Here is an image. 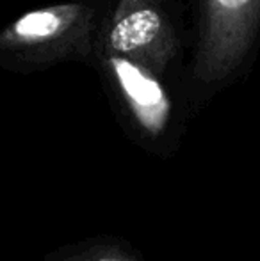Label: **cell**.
<instances>
[{"label": "cell", "mask_w": 260, "mask_h": 261, "mask_svg": "<svg viewBox=\"0 0 260 261\" xmlns=\"http://www.w3.org/2000/svg\"><path fill=\"white\" fill-rule=\"evenodd\" d=\"M98 0L29 11L0 31V66L32 73L63 62L91 64L98 27Z\"/></svg>", "instance_id": "1"}, {"label": "cell", "mask_w": 260, "mask_h": 261, "mask_svg": "<svg viewBox=\"0 0 260 261\" xmlns=\"http://www.w3.org/2000/svg\"><path fill=\"white\" fill-rule=\"evenodd\" d=\"M98 7L94 52L123 57L170 82L180 75L184 54L175 0H98Z\"/></svg>", "instance_id": "2"}, {"label": "cell", "mask_w": 260, "mask_h": 261, "mask_svg": "<svg viewBox=\"0 0 260 261\" xmlns=\"http://www.w3.org/2000/svg\"><path fill=\"white\" fill-rule=\"evenodd\" d=\"M260 38V0H198L189 79L218 87L239 75Z\"/></svg>", "instance_id": "3"}, {"label": "cell", "mask_w": 260, "mask_h": 261, "mask_svg": "<svg viewBox=\"0 0 260 261\" xmlns=\"http://www.w3.org/2000/svg\"><path fill=\"white\" fill-rule=\"evenodd\" d=\"M91 64L109 93L146 135L157 137L170 126L175 112L173 82L118 55L94 52Z\"/></svg>", "instance_id": "4"}]
</instances>
